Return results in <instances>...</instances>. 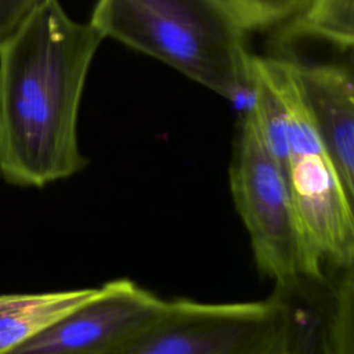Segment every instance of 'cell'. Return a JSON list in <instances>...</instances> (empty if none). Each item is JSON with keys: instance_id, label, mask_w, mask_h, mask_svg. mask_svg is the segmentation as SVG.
I'll list each match as a JSON object with an SVG mask.
<instances>
[{"instance_id": "8fae6325", "label": "cell", "mask_w": 354, "mask_h": 354, "mask_svg": "<svg viewBox=\"0 0 354 354\" xmlns=\"http://www.w3.org/2000/svg\"><path fill=\"white\" fill-rule=\"evenodd\" d=\"M40 0H0V40L10 35Z\"/></svg>"}, {"instance_id": "6da1fadb", "label": "cell", "mask_w": 354, "mask_h": 354, "mask_svg": "<svg viewBox=\"0 0 354 354\" xmlns=\"http://www.w3.org/2000/svg\"><path fill=\"white\" fill-rule=\"evenodd\" d=\"M102 39L58 0H40L0 40V176L7 183L41 188L86 166L79 105Z\"/></svg>"}, {"instance_id": "5b68a950", "label": "cell", "mask_w": 354, "mask_h": 354, "mask_svg": "<svg viewBox=\"0 0 354 354\" xmlns=\"http://www.w3.org/2000/svg\"><path fill=\"white\" fill-rule=\"evenodd\" d=\"M166 299L127 278L95 293L1 354H111L153 318Z\"/></svg>"}, {"instance_id": "277c9868", "label": "cell", "mask_w": 354, "mask_h": 354, "mask_svg": "<svg viewBox=\"0 0 354 354\" xmlns=\"http://www.w3.org/2000/svg\"><path fill=\"white\" fill-rule=\"evenodd\" d=\"M292 336L290 300L279 292L227 303L178 297L111 354H292Z\"/></svg>"}, {"instance_id": "9c48e42d", "label": "cell", "mask_w": 354, "mask_h": 354, "mask_svg": "<svg viewBox=\"0 0 354 354\" xmlns=\"http://www.w3.org/2000/svg\"><path fill=\"white\" fill-rule=\"evenodd\" d=\"M354 0H308L290 19L278 26L275 46H285L303 37H318L339 50L354 43Z\"/></svg>"}, {"instance_id": "7a4b0ae2", "label": "cell", "mask_w": 354, "mask_h": 354, "mask_svg": "<svg viewBox=\"0 0 354 354\" xmlns=\"http://www.w3.org/2000/svg\"><path fill=\"white\" fill-rule=\"evenodd\" d=\"M88 24L228 100L250 97L248 29L227 0H97Z\"/></svg>"}, {"instance_id": "ba28073f", "label": "cell", "mask_w": 354, "mask_h": 354, "mask_svg": "<svg viewBox=\"0 0 354 354\" xmlns=\"http://www.w3.org/2000/svg\"><path fill=\"white\" fill-rule=\"evenodd\" d=\"M95 290L97 286L41 293L0 295V354L82 304Z\"/></svg>"}, {"instance_id": "52a82bcc", "label": "cell", "mask_w": 354, "mask_h": 354, "mask_svg": "<svg viewBox=\"0 0 354 354\" xmlns=\"http://www.w3.org/2000/svg\"><path fill=\"white\" fill-rule=\"evenodd\" d=\"M286 295L292 306V354H354V267Z\"/></svg>"}, {"instance_id": "30bf717a", "label": "cell", "mask_w": 354, "mask_h": 354, "mask_svg": "<svg viewBox=\"0 0 354 354\" xmlns=\"http://www.w3.org/2000/svg\"><path fill=\"white\" fill-rule=\"evenodd\" d=\"M246 29L277 28L296 15L308 0H227Z\"/></svg>"}, {"instance_id": "3957f363", "label": "cell", "mask_w": 354, "mask_h": 354, "mask_svg": "<svg viewBox=\"0 0 354 354\" xmlns=\"http://www.w3.org/2000/svg\"><path fill=\"white\" fill-rule=\"evenodd\" d=\"M230 189L256 267L282 295L322 282L328 268L295 206L286 174L268 151L248 106L230 163Z\"/></svg>"}, {"instance_id": "8992f818", "label": "cell", "mask_w": 354, "mask_h": 354, "mask_svg": "<svg viewBox=\"0 0 354 354\" xmlns=\"http://www.w3.org/2000/svg\"><path fill=\"white\" fill-rule=\"evenodd\" d=\"M344 188L354 196V86L348 68L282 57Z\"/></svg>"}]
</instances>
